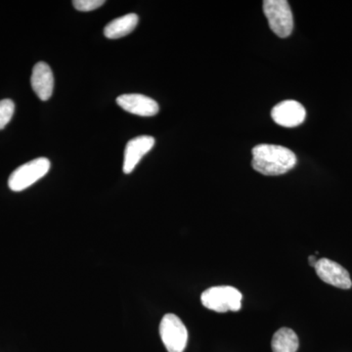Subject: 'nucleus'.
<instances>
[{
  "instance_id": "7ed1b4c3",
  "label": "nucleus",
  "mask_w": 352,
  "mask_h": 352,
  "mask_svg": "<svg viewBox=\"0 0 352 352\" xmlns=\"http://www.w3.org/2000/svg\"><path fill=\"white\" fill-rule=\"evenodd\" d=\"M264 15L270 29L279 38H288L294 29V18L291 7L286 0H265L263 2Z\"/></svg>"
},
{
  "instance_id": "4468645a",
  "label": "nucleus",
  "mask_w": 352,
  "mask_h": 352,
  "mask_svg": "<svg viewBox=\"0 0 352 352\" xmlns=\"http://www.w3.org/2000/svg\"><path fill=\"white\" fill-rule=\"evenodd\" d=\"M104 3H105L104 0H75L73 1L76 10L82 11V12L94 11L103 6Z\"/></svg>"
},
{
  "instance_id": "6e6552de",
  "label": "nucleus",
  "mask_w": 352,
  "mask_h": 352,
  "mask_svg": "<svg viewBox=\"0 0 352 352\" xmlns=\"http://www.w3.org/2000/svg\"><path fill=\"white\" fill-rule=\"evenodd\" d=\"M118 105L126 112L141 117H153L159 113V104L142 94H124L117 98Z\"/></svg>"
},
{
  "instance_id": "423d86ee",
  "label": "nucleus",
  "mask_w": 352,
  "mask_h": 352,
  "mask_svg": "<svg viewBox=\"0 0 352 352\" xmlns=\"http://www.w3.org/2000/svg\"><path fill=\"white\" fill-rule=\"evenodd\" d=\"M314 268L318 277L325 283L340 289L351 288L352 282L349 271L339 263L331 259L321 258L317 261Z\"/></svg>"
},
{
  "instance_id": "f8f14e48",
  "label": "nucleus",
  "mask_w": 352,
  "mask_h": 352,
  "mask_svg": "<svg viewBox=\"0 0 352 352\" xmlns=\"http://www.w3.org/2000/svg\"><path fill=\"white\" fill-rule=\"evenodd\" d=\"M273 352H296L298 349V338L292 329L282 328L272 338Z\"/></svg>"
},
{
  "instance_id": "9d476101",
  "label": "nucleus",
  "mask_w": 352,
  "mask_h": 352,
  "mask_svg": "<svg viewBox=\"0 0 352 352\" xmlns=\"http://www.w3.org/2000/svg\"><path fill=\"white\" fill-rule=\"evenodd\" d=\"M32 89L41 101H47L54 89V76L50 65L38 62L32 69L31 78Z\"/></svg>"
},
{
  "instance_id": "ddd939ff",
  "label": "nucleus",
  "mask_w": 352,
  "mask_h": 352,
  "mask_svg": "<svg viewBox=\"0 0 352 352\" xmlns=\"http://www.w3.org/2000/svg\"><path fill=\"white\" fill-rule=\"evenodd\" d=\"M15 112V104L10 99L0 101V131L9 124Z\"/></svg>"
},
{
  "instance_id": "0eeeda50",
  "label": "nucleus",
  "mask_w": 352,
  "mask_h": 352,
  "mask_svg": "<svg viewBox=\"0 0 352 352\" xmlns=\"http://www.w3.org/2000/svg\"><path fill=\"white\" fill-rule=\"evenodd\" d=\"M272 120L279 126L296 127L302 124L307 118V111L300 102L286 100L277 104L271 111Z\"/></svg>"
},
{
  "instance_id": "20e7f679",
  "label": "nucleus",
  "mask_w": 352,
  "mask_h": 352,
  "mask_svg": "<svg viewBox=\"0 0 352 352\" xmlns=\"http://www.w3.org/2000/svg\"><path fill=\"white\" fill-rule=\"evenodd\" d=\"M50 170V160L38 157L23 164L11 173L8 180L9 188L14 192L24 191L47 175Z\"/></svg>"
},
{
  "instance_id": "9b49d317",
  "label": "nucleus",
  "mask_w": 352,
  "mask_h": 352,
  "mask_svg": "<svg viewBox=\"0 0 352 352\" xmlns=\"http://www.w3.org/2000/svg\"><path fill=\"white\" fill-rule=\"evenodd\" d=\"M138 21L139 18L136 14H127L109 23L104 29V34L106 38L110 39L124 38L135 29Z\"/></svg>"
},
{
  "instance_id": "2eb2a0df",
  "label": "nucleus",
  "mask_w": 352,
  "mask_h": 352,
  "mask_svg": "<svg viewBox=\"0 0 352 352\" xmlns=\"http://www.w3.org/2000/svg\"><path fill=\"white\" fill-rule=\"evenodd\" d=\"M308 261H309L310 265L314 266V267H315V265H316L317 263L316 256H310L309 258H308Z\"/></svg>"
},
{
  "instance_id": "1a4fd4ad",
  "label": "nucleus",
  "mask_w": 352,
  "mask_h": 352,
  "mask_svg": "<svg viewBox=\"0 0 352 352\" xmlns=\"http://www.w3.org/2000/svg\"><path fill=\"white\" fill-rule=\"evenodd\" d=\"M155 145L152 136H138L131 139L124 149V173L129 175L134 170L139 162L148 154Z\"/></svg>"
},
{
  "instance_id": "f03ea898",
  "label": "nucleus",
  "mask_w": 352,
  "mask_h": 352,
  "mask_svg": "<svg viewBox=\"0 0 352 352\" xmlns=\"http://www.w3.org/2000/svg\"><path fill=\"white\" fill-rule=\"evenodd\" d=\"M242 300L240 291L231 286L212 287L201 296L204 307L219 314L238 311L242 307Z\"/></svg>"
},
{
  "instance_id": "f257e3e1",
  "label": "nucleus",
  "mask_w": 352,
  "mask_h": 352,
  "mask_svg": "<svg viewBox=\"0 0 352 352\" xmlns=\"http://www.w3.org/2000/svg\"><path fill=\"white\" fill-rule=\"evenodd\" d=\"M296 163L295 153L283 146L261 144L252 149V168L263 175H285L295 168Z\"/></svg>"
},
{
  "instance_id": "39448f33",
  "label": "nucleus",
  "mask_w": 352,
  "mask_h": 352,
  "mask_svg": "<svg viewBox=\"0 0 352 352\" xmlns=\"http://www.w3.org/2000/svg\"><path fill=\"white\" fill-rule=\"evenodd\" d=\"M160 336L168 352H183L188 342V331L175 314L164 315L160 324Z\"/></svg>"
}]
</instances>
